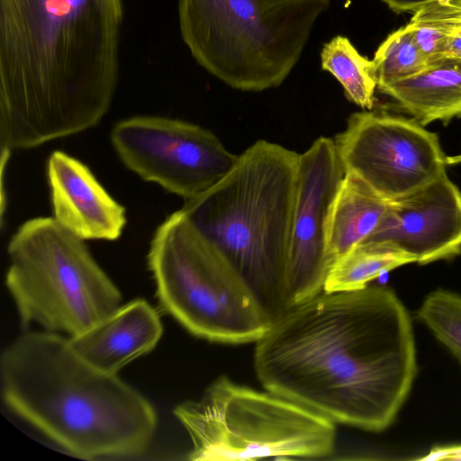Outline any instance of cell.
<instances>
[{
	"label": "cell",
	"mask_w": 461,
	"mask_h": 461,
	"mask_svg": "<svg viewBox=\"0 0 461 461\" xmlns=\"http://www.w3.org/2000/svg\"><path fill=\"white\" fill-rule=\"evenodd\" d=\"M446 163H447V166L460 164L461 163V154L455 155V156H447Z\"/></svg>",
	"instance_id": "d4e9b609"
},
{
	"label": "cell",
	"mask_w": 461,
	"mask_h": 461,
	"mask_svg": "<svg viewBox=\"0 0 461 461\" xmlns=\"http://www.w3.org/2000/svg\"><path fill=\"white\" fill-rule=\"evenodd\" d=\"M345 175L334 139L320 137L299 154L296 199L286 262V308L320 294L330 266L326 227Z\"/></svg>",
	"instance_id": "8fae6325"
},
{
	"label": "cell",
	"mask_w": 461,
	"mask_h": 461,
	"mask_svg": "<svg viewBox=\"0 0 461 461\" xmlns=\"http://www.w3.org/2000/svg\"><path fill=\"white\" fill-rule=\"evenodd\" d=\"M194 461L323 457L335 447V422L267 390L220 376L195 401L174 409Z\"/></svg>",
	"instance_id": "52a82bcc"
},
{
	"label": "cell",
	"mask_w": 461,
	"mask_h": 461,
	"mask_svg": "<svg viewBox=\"0 0 461 461\" xmlns=\"http://www.w3.org/2000/svg\"><path fill=\"white\" fill-rule=\"evenodd\" d=\"M427 458L461 459V446L437 448L436 450H433Z\"/></svg>",
	"instance_id": "cb8c5ba5"
},
{
	"label": "cell",
	"mask_w": 461,
	"mask_h": 461,
	"mask_svg": "<svg viewBox=\"0 0 461 461\" xmlns=\"http://www.w3.org/2000/svg\"><path fill=\"white\" fill-rule=\"evenodd\" d=\"M330 0H178L181 37L196 62L231 88L279 86Z\"/></svg>",
	"instance_id": "5b68a950"
},
{
	"label": "cell",
	"mask_w": 461,
	"mask_h": 461,
	"mask_svg": "<svg viewBox=\"0 0 461 461\" xmlns=\"http://www.w3.org/2000/svg\"><path fill=\"white\" fill-rule=\"evenodd\" d=\"M456 2L461 5V0H456Z\"/></svg>",
	"instance_id": "484cf974"
},
{
	"label": "cell",
	"mask_w": 461,
	"mask_h": 461,
	"mask_svg": "<svg viewBox=\"0 0 461 461\" xmlns=\"http://www.w3.org/2000/svg\"><path fill=\"white\" fill-rule=\"evenodd\" d=\"M414 263L409 256L372 241H363L329 269L323 291L344 292L366 287L383 272Z\"/></svg>",
	"instance_id": "e0dca14e"
},
{
	"label": "cell",
	"mask_w": 461,
	"mask_h": 461,
	"mask_svg": "<svg viewBox=\"0 0 461 461\" xmlns=\"http://www.w3.org/2000/svg\"><path fill=\"white\" fill-rule=\"evenodd\" d=\"M418 317L461 362V294L433 291L418 310Z\"/></svg>",
	"instance_id": "44dd1931"
},
{
	"label": "cell",
	"mask_w": 461,
	"mask_h": 461,
	"mask_svg": "<svg viewBox=\"0 0 461 461\" xmlns=\"http://www.w3.org/2000/svg\"><path fill=\"white\" fill-rule=\"evenodd\" d=\"M0 373L6 407L72 456H136L155 435L152 404L117 375L91 366L56 332L19 337L2 353Z\"/></svg>",
	"instance_id": "3957f363"
},
{
	"label": "cell",
	"mask_w": 461,
	"mask_h": 461,
	"mask_svg": "<svg viewBox=\"0 0 461 461\" xmlns=\"http://www.w3.org/2000/svg\"><path fill=\"white\" fill-rule=\"evenodd\" d=\"M6 287L21 323L77 335L121 305V293L84 240L54 218L23 222L12 236Z\"/></svg>",
	"instance_id": "ba28073f"
},
{
	"label": "cell",
	"mask_w": 461,
	"mask_h": 461,
	"mask_svg": "<svg viewBox=\"0 0 461 461\" xmlns=\"http://www.w3.org/2000/svg\"><path fill=\"white\" fill-rule=\"evenodd\" d=\"M334 141L345 172L388 201L447 172L438 136L413 118L371 110L355 113Z\"/></svg>",
	"instance_id": "9c48e42d"
},
{
	"label": "cell",
	"mask_w": 461,
	"mask_h": 461,
	"mask_svg": "<svg viewBox=\"0 0 461 461\" xmlns=\"http://www.w3.org/2000/svg\"><path fill=\"white\" fill-rule=\"evenodd\" d=\"M54 219L86 240H115L126 224L125 209L81 161L60 150L47 162Z\"/></svg>",
	"instance_id": "4fadbf2b"
},
{
	"label": "cell",
	"mask_w": 461,
	"mask_h": 461,
	"mask_svg": "<svg viewBox=\"0 0 461 461\" xmlns=\"http://www.w3.org/2000/svg\"><path fill=\"white\" fill-rule=\"evenodd\" d=\"M388 204V200L358 176L345 172L330 205L326 227L330 267L374 232Z\"/></svg>",
	"instance_id": "2e32d148"
},
{
	"label": "cell",
	"mask_w": 461,
	"mask_h": 461,
	"mask_svg": "<svg viewBox=\"0 0 461 461\" xmlns=\"http://www.w3.org/2000/svg\"><path fill=\"white\" fill-rule=\"evenodd\" d=\"M162 333L157 311L146 300L138 298L120 305L68 339L74 350L91 366L117 375L128 363L151 351Z\"/></svg>",
	"instance_id": "5bb4252c"
},
{
	"label": "cell",
	"mask_w": 461,
	"mask_h": 461,
	"mask_svg": "<svg viewBox=\"0 0 461 461\" xmlns=\"http://www.w3.org/2000/svg\"><path fill=\"white\" fill-rule=\"evenodd\" d=\"M379 90L422 126L436 121L446 124L461 117V59L443 57Z\"/></svg>",
	"instance_id": "9a60e30c"
},
{
	"label": "cell",
	"mask_w": 461,
	"mask_h": 461,
	"mask_svg": "<svg viewBox=\"0 0 461 461\" xmlns=\"http://www.w3.org/2000/svg\"><path fill=\"white\" fill-rule=\"evenodd\" d=\"M122 16V0H0L3 152L100 122L117 86Z\"/></svg>",
	"instance_id": "7a4b0ae2"
},
{
	"label": "cell",
	"mask_w": 461,
	"mask_h": 461,
	"mask_svg": "<svg viewBox=\"0 0 461 461\" xmlns=\"http://www.w3.org/2000/svg\"><path fill=\"white\" fill-rule=\"evenodd\" d=\"M395 13L415 12L432 0H382Z\"/></svg>",
	"instance_id": "7402d4cb"
},
{
	"label": "cell",
	"mask_w": 461,
	"mask_h": 461,
	"mask_svg": "<svg viewBox=\"0 0 461 461\" xmlns=\"http://www.w3.org/2000/svg\"><path fill=\"white\" fill-rule=\"evenodd\" d=\"M299 154L258 140L214 185L180 209L240 273L272 319L283 312Z\"/></svg>",
	"instance_id": "277c9868"
},
{
	"label": "cell",
	"mask_w": 461,
	"mask_h": 461,
	"mask_svg": "<svg viewBox=\"0 0 461 461\" xmlns=\"http://www.w3.org/2000/svg\"><path fill=\"white\" fill-rule=\"evenodd\" d=\"M148 263L160 305L193 335L242 344L269 328L273 319L249 284L180 210L155 231Z\"/></svg>",
	"instance_id": "8992f818"
},
{
	"label": "cell",
	"mask_w": 461,
	"mask_h": 461,
	"mask_svg": "<svg viewBox=\"0 0 461 461\" xmlns=\"http://www.w3.org/2000/svg\"><path fill=\"white\" fill-rule=\"evenodd\" d=\"M442 56L461 59V26L447 41Z\"/></svg>",
	"instance_id": "603a6c76"
},
{
	"label": "cell",
	"mask_w": 461,
	"mask_h": 461,
	"mask_svg": "<svg viewBox=\"0 0 461 461\" xmlns=\"http://www.w3.org/2000/svg\"><path fill=\"white\" fill-rule=\"evenodd\" d=\"M111 140L130 170L185 200L214 185L238 158L211 131L159 116L121 121Z\"/></svg>",
	"instance_id": "30bf717a"
},
{
	"label": "cell",
	"mask_w": 461,
	"mask_h": 461,
	"mask_svg": "<svg viewBox=\"0 0 461 461\" xmlns=\"http://www.w3.org/2000/svg\"><path fill=\"white\" fill-rule=\"evenodd\" d=\"M372 63L378 89L414 76L429 65L408 23L381 43Z\"/></svg>",
	"instance_id": "d6986e66"
},
{
	"label": "cell",
	"mask_w": 461,
	"mask_h": 461,
	"mask_svg": "<svg viewBox=\"0 0 461 461\" xmlns=\"http://www.w3.org/2000/svg\"><path fill=\"white\" fill-rule=\"evenodd\" d=\"M408 24L431 64L443 58L447 41L461 26V5L456 0H432L415 11Z\"/></svg>",
	"instance_id": "ffe728a7"
},
{
	"label": "cell",
	"mask_w": 461,
	"mask_h": 461,
	"mask_svg": "<svg viewBox=\"0 0 461 461\" xmlns=\"http://www.w3.org/2000/svg\"><path fill=\"white\" fill-rule=\"evenodd\" d=\"M255 344L266 390L370 431L393 422L417 371L410 316L384 286L321 291L285 308Z\"/></svg>",
	"instance_id": "6da1fadb"
},
{
	"label": "cell",
	"mask_w": 461,
	"mask_h": 461,
	"mask_svg": "<svg viewBox=\"0 0 461 461\" xmlns=\"http://www.w3.org/2000/svg\"><path fill=\"white\" fill-rule=\"evenodd\" d=\"M321 61V68L335 77L348 100L364 110L373 109L377 86L372 60L359 54L348 38L338 35L325 43Z\"/></svg>",
	"instance_id": "ac0fdd59"
},
{
	"label": "cell",
	"mask_w": 461,
	"mask_h": 461,
	"mask_svg": "<svg viewBox=\"0 0 461 461\" xmlns=\"http://www.w3.org/2000/svg\"><path fill=\"white\" fill-rule=\"evenodd\" d=\"M403 253L425 265L461 254V191L447 172L415 191L389 201L365 240Z\"/></svg>",
	"instance_id": "7c38bea8"
}]
</instances>
